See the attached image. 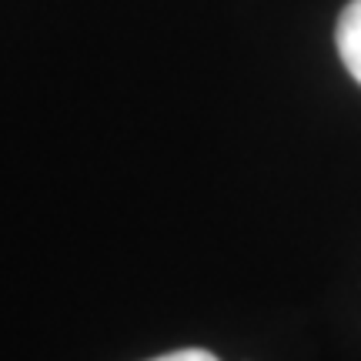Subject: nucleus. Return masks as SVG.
I'll return each instance as SVG.
<instances>
[{
  "mask_svg": "<svg viewBox=\"0 0 361 361\" xmlns=\"http://www.w3.org/2000/svg\"><path fill=\"white\" fill-rule=\"evenodd\" d=\"M335 40H338V54H341V61L348 67V74L361 84V0H351L348 7L341 11Z\"/></svg>",
  "mask_w": 361,
  "mask_h": 361,
  "instance_id": "f257e3e1",
  "label": "nucleus"
},
{
  "mask_svg": "<svg viewBox=\"0 0 361 361\" xmlns=\"http://www.w3.org/2000/svg\"><path fill=\"white\" fill-rule=\"evenodd\" d=\"M151 361H218V358L204 348H184V351H171V355H161V358H151Z\"/></svg>",
  "mask_w": 361,
  "mask_h": 361,
  "instance_id": "f03ea898",
  "label": "nucleus"
}]
</instances>
